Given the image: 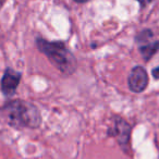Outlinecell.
Returning a JSON list of instances; mask_svg holds the SVG:
<instances>
[{"label": "cell", "instance_id": "6da1fadb", "mask_svg": "<svg viewBox=\"0 0 159 159\" xmlns=\"http://www.w3.org/2000/svg\"><path fill=\"white\" fill-rule=\"evenodd\" d=\"M0 115L7 120L10 126L18 130H34L42 124V116L37 107L21 99L6 102L0 109Z\"/></svg>", "mask_w": 159, "mask_h": 159}, {"label": "cell", "instance_id": "7a4b0ae2", "mask_svg": "<svg viewBox=\"0 0 159 159\" xmlns=\"http://www.w3.org/2000/svg\"><path fill=\"white\" fill-rule=\"evenodd\" d=\"M36 45L40 52L44 53L49 61L63 74L71 75L75 72L76 59L73 53L66 48L63 42H49L43 38H37Z\"/></svg>", "mask_w": 159, "mask_h": 159}, {"label": "cell", "instance_id": "3957f363", "mask_svg": "<svg viewBox=\"0 0 159 159\" xmlns=\"http://www.w3.org/2000/svg\"><path fill=\"white\" fill-rule=\"evenodd\" d=\"M108 135L112 136L117 139L119 145L123 148L125 152L129 150V144H130V135H131V126L129 123L122 118L116 117L113 120L112 126L108 130Z\"/></svg>", "mask_w": 159, "mask_h": 159}, {"label": "cell", "instance_id": "277c9868", "mask_svg": "<svg viewBox=\"0 0 159 159\" xmlns=\"http://www.w3.org/2000/svg\"><path fill=\"white\" fill-rule=\"evenodd\" d=\"M152 33L150 31H148V30L141 32L136 37V42L139 44V49L145 61H148L159 49V42L158 40H154L152 42Z\"/></svg>", "mask_w": 159, "mask_h": 159}, {"label": "cell", "instance_id": "5b68a950", "mask_svg": "<svg viewBox=\"0 0 159 159\" xmlns=\"http://www.w3.org/2000/svg\"><path fill=\"white\" fill-rule=\"evenodd\" d=\"M21 73L14 71L11 68H7L5 71V74L1 80V92L5 96L11 97L16 94V89L21 81Z\"/></svg>", "mask_w": 159, "mask_h": 159}, {"label": "cell", "instance_id": "8992f818", "mask_svg": "<svg viewBox=\"0 0 159 159\" xmlns=\"http://www.w3.org/2000/svg\"><path fill=\"white\" fill-rule=\"evenodd\" d=\"M129 89L134 93H141L147 87L148 75L143 66H135L129 75Z\"/></svg>", "mask_w": 159, "mask_h": 159}, {"label": "cell", "instance_id": "52a82bcc", "mask_svg": "<svg viewBox=\"0 0 159 159\" xmlns=\"http://www.w3.org/2000/svg\"><path fill=\"white\" fill-rule=\"evenodd\" d=\"M136 1L139 3V6H141L142 8H145L146 6H148L150 2H152V0H136Z\"/></svg>", "mask_w": 159, "mask_h": 159}, {"label": "cell", "instance_id": "ba28073f", "mask_svg": "<svg viewBox=\"0 0 159 159\" xmlns=\"http://www.w3.org/2000/svg\"><path fill=\"white\" fill-rule=\"evenodd\" d=\"M152 76L155 77L156 80L159 79V66H157V68H155L154 70H152Z\"/></svg>", "mask_w": 159, "mask_h": 159}, {"label": "cell", "instance_id": "9c48e42d", "mask_svg": "<svg viewBox=\"0 0 159 159\" xmlns=\"http://www.w3.org/2000/svg\"><path fill=\"white\" fill-rule=\"evenodd\" d=\"M75 2H79V3H84V2H87L89 0H74Z\"/></svg>", "mask_w": 159, "mask_h": 159}, {"label": "cell", "instance_id": "30bf717a", "mask_svg": "<svg viewBox=\"0 0 159 159\" xmlns=\"http://www.w3.org/2000/svg\"><path fill=\"white\" fill-rule=\"evenodd\" d=\"M5 1H6V0H0V9H1V8H2V6L5 5Z\"/></svg>", "mask_w": 159, "mask_h": 159}]
</instances>
